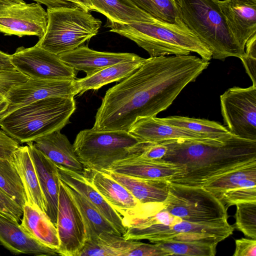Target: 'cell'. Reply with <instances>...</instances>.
I'll return each mask as SVG.
<instances>
[{
  "label": "cell",
  "instance_id": "1",
  "mask_svg": "<svg viewBox=\"0 0 256 256\" xmlns=\"http://www.w3.org/2000/svg\"><path fill=\"white\" fill-rule=\"evenodd\" d=\"M209 64L190 54L146 58L136 70L106 91L92 128L128 132L138 120L156 116Z\"/></svg>",
  "mask_w": 256,
  "mask_h": 256
},
{
  "label": "cell",
  "instance_id": "2",
  "mask_svg": "<svg viewBox=\"0 0 256 256\" xmlns=\"http://www.w3.org/2000/svg\"><path fill=\"white\" fill-rule=\"evenodd\" d=\"M167 147L160 160L185 166L181 177L169 182L203 186L223 174L256 162V140L233 135L224 140L188 139L161 142Z\"/></svg>",
  "mask_w": 256,
  "mask_h": 256
},
{
  "label": "cell",
  "instance_id": "3",
  "mask_svg": "<svg viewBox=\"0 0 256 256\" xmlns=\"http://www.w3.org/2000/svg\"><path fill=\"white\" fill-rule=\"evenodd\" d=\"M110 31L134 42L146 50L150 57L198 54L209 62L212 54L202 42L180 20L170 23L153 16L144 22L122 24L107 20Z\"/></svg>",
  "mask_w": 256,
  "mask_h": 256
},
{
  "label": "cell",
  "instance_id": "4",
  "mask_svg": "<svg viewBox=\"0 0 256 256\" xmlns=\"http://www.w3.org/2000/svg\"><path fill=\"white\" fill-rule=\"evenodd\" d=\"M76 108L74 98L54 96L38 100L0 118V128L18 143L34 142L70 122Z\"/></svg>",
  "mask_w": 256,
  "mask_h": 256
},
{
  "label": "cell",
  "instance_id": "5",
  "mask_svg": "<svg viewBox=\"0 0 256 256\" xmlns=\"http://www.w3.org/2000/svg\"><path fill=\"white\" fill-rule=\"evenodd\" d=\"M183 22L210 49L212 58L224 60L245 54L231 34L216 0H176Z\"/></svg>",
  "mask_w": 256,
  "mask_h": 256
},
{
  "label": "cell",
  "instance_id": "6",
  "mask_svg": "<svg viewBox=\"0 0 256 256\" xmlns=\"http://www.w3.org/2000/svg\"><path fill=\"white\" fill-rule=\"evenodd\" d=\"M149 143L128 131L92 128L80 131L73 146L84 170L106 172L117 161L140 156Z\"/></svg>",
  "mask_w": 256,
  "mask_h": 256
},
{
  "label": "cell",
  "instance_id": "7",
  "mask_svg": "<svg viewBox=\"0 0 256 256\" xmlns=\"http://www.w3.org/2000/svg\"><path fill=\"white\" fill-rule=\"evenodd\" d=\"M46 32L36 45L56 55L72 50L96 36L102 21L77 7L47 8Z\"/></svg>",
  "mask_w": 256,
  "mask_h": 256
},
{
  "label": "cell",
  "instance_id": "8",
  "mask_svg": "<svg viewBox=\"0 0 256 256\" xmlns=\"http://www.w3.org/2000/svg\"><path fill=\"white\" fill-rule=\"evenodd\" d=\"M164 208L182 220L208 224L228 220L227 210L212 193L202 186H192L169 181Z\"/></svg>",
  "mask_w": 256,
  "mask_h": 256
},
{
  "label": "cell",
  "instance_id": "9",
  "mask_svg": "<svg viewBox=\"0 0 256 256\" xmlns=\"http://www.w3.org/2000/svg\"><path fill=\"white\" fill-rule=\"evenodd\" d=\"M234 227L228 220L208 223L180 220L172 225L154 223L129 230L130 240H148L152 243L164 240L200 242L218 244L233 234Z\"/></svg>",
  "mask_w": 256,
  "mask_h": 256
},
{
  "label": "cell",
  "instance_id": "10",
  "mask_svg": "<svg viewBox=\"0 0 256 256\" xmlns=\"http://www.w3.org/2000/svg\"><path fill=\"white\" fill-rule=\"evenodd\" d=\"M226 127L233 135L256 140V86L233 87L220 96Z\"/></svg>",
  "mask_w": 256,
  "mask_h": 256
},
{
  "label": "cell",
  "instance_id": "11",
  "mask_svg": "<svg viewBox=\"0 0 256 256\" xmlns=\"http://www.w3.org/2000/svg\"><path fill=\"white\" fill-rule=\"evenodd\" d=\"M48 23L46 11L40 4L24 0H0V32L18 37L44 34Z\"/></svg>",
  "mask_w": 256,
  "mask_h": 256
},
{
  "label": "cell",
  "instance_id": "12",
  "mask_svg": "<svg viewBox=\"0 0 256 256\" xmlns=\"http://www.w3.org/2000/svg\"><path fill=\"white\" fill-rule=\"evenodd\" d=\"M12 64L28 79H74L78 71L69 66L58 55L37 45L20 46L10 54Z\"/></svg>",
  "mask_w": 256,
  "mask_h": 256
},
{
  "label": "cell",
  "instance_id": "13",
  "mask_svg": "<svg viewBox=\"0 0 256 256\" xmlns=\"http://www.w3.org/2000/svg\"><path fill=\"white\" fill-rule=\"evenodd\" d=\"M56 228L59 255L79 256L86 240L85 226L66 184L60 180Z\"/></svg>",
  "mask_w": 256,
  "mask_h": 256
},
{
  "label": "cell",
  "instance_id": "14",
  "mask_svg": "<svg viewBox=\"0 0 256 256\" xmlns=\"http://www.w3.org/2000/svg\"><path fill=\"white\" fill-rule=\"evenodd\" d=\"M74 81L75 78L28 79L16 85L5 94L10 104L2 117L26 104L48 98H74L78 95Z\"/></svg>",
  "mask_w": 256,
  "mask_h": 256
},
{
  "label": "cell",
  "instance_id": "15",
  "mask_svg": "<svg viewBox=\"0 0 256 256\" xmlns=\"http://www.w3.org/2000/svg\"><path fill=\"white\" fill-rule=\"evenodd\" d=\"M228 29L242 50L256 34V0H216Z\"/></svg>",
  "mask_w": 256,
  "mask_h": 256
},
{
  "label": "cell",
  "instance_id": "16",
  "mask_svg": "<svg viewBox=\"0 0 256 256\" xmlns=\"http://www.w3.org/2000/svg\"><path fill=\"white\" fill-rule=\"evenodd\" d=\"M107 172L139 178L170 181L182 176L185 173V166L162 160H148L135 156L115 162Z\"/></svg>",
  "mask_w": 256,
  "mask_h": 256
},
{
  "label": "cell",
  "instance_id": "17",
  "mask_svg": "<svg viewBox=\"0 0 256 256\" xmlns=\"http://www.w3.org/2000/svg\"><path fill=\"white\" fill-rule=\"evenodd\" d=\"M58 56L62 61L74 70L86 72V76H91L108 66L140 58L132 53L96 51L84 45Z\"/></svg>",
  "mask_w": 256,
  "mask_h": 256
},
{
  "label": "cell",
  "instance_id": "18",
  "mask_svg": "<svg viewBox=\"0 0 256 256\" xmlns=\"http://www.w3.org/2000/svg\"><path fill=\"white\" fill-rule=\"evenodd\" d=\"M27 146L46 202V214L56 226L60 178L58 166L34 145Z\"/></svg>",
  "mask_w": 256,
  "mask_h": 256
},
{
  "label": "cell",
  "instance_id": "19",
  "mask_svg": "<svg viewBox=\"0 0 256 256\" xmlns=\"http://www.w3.org/2000/svg\"><path fill=\"white\" fill-rule=\"evenodd\" d=\"M58 166V165H57ZM60 180L84 196L123 236L126 228L121 216L108 202L84 173H79L58 166Z\"/></svg>",
  "mask_w": 256,
  "mask_h": 256
},
{
  "label": "cell",
  "instance_id": "20",
  "mask_svg": "<svg viewBox=\"0 0 256 256\" xmlns=\"http://www.w3.org/2000/svg\"><path fill=\"white\" fill-rule=\"evenodd\" d=\"M128 132L140 142H159L178 139L200 140H215L206 138L198 134L169 124L156 116L144 118L138 120L130 126Z\"/></svg>",
  "mask_w": 256,
  "mask_h": 256
},
{
  "label": "cell",
  "instance_id": "21",
  "mask_svg": "<svg viewBox=\"0 0 256 256\" xmlns=\"http://www.w3.org/2000/svg\"><path fill=\"white\" fill-rule=\"evenodd\" d=\"M0 244L14 254L35 256L59 255L56 250L44 246L28 236L14 222L0 216Z\"/></svg>",
  "mask_w": 256,
  "mask_h": 256
},
{
  "label": "cell",
  "instance_id": "22",
  "mask_svg": "<svg viewBox=\"0 0 256 256\" xmlns=\"http://www.w3.org/2000/svg\"><path fill=\"white\" fill-rule=\"evenodd\" d=\"M60 130H56L37 138L33 142L34 146L56 165L83 174L84 166L73 144Z\"/></svg>",
  "mask_w": 256,
  "mask_h": 256
},
{
  "label": "cell",
  "instance_id": "23",
  "mask_svg": "<svg viewBox=\"0 0 256 256\" xmlns=\"http://www.w3.org/2000/svg\"><path fill=\"white\" fill-rule=\"evenodd\" d=\"M11 161L22 183L26 204L46 212V200L28 146H20L13 153Z\"/></svg>",
  "mask_w": 256,
  "mask_h": 256
},
{
  "label": "cell",
  "instance_id": "24",
  "mask_svg": "<svg viewBox=\"0 0 256 256\" xmlns=\"http://www.w3.org/2000/svg\"><path fill=\"white\" fill-rule=\"evenodd\" d=\"M84 174L116 212L134 208L140 204L130 192L108 174L95 170H84Z\"/></svg>",
  "mask_w": 256,
  "mask_h": 256
},
{
  "label": "cell",
  "instance_id": "25",
  "mask_svg": "<svg viewBox=\"0 0 256 256\" xmlns=\"http://www.w3.org/2000/svg\"><path fill=\"white\" fill-rule=\"evenodd\" d=\"M22 210L20 224L22 230L41 244L58 250L60 241L56 228L46 213L28 204Z\"/></svg>",
  "mask_w": 256,
  "mask_h": 256
},
{
  "label": "cell",
  "instance_id": "26",
  "mask_svg": "<svg viewBox=\"0 0 256 256\" xmlns=\"http://www.w3.org/2000/svg\"><path fill=\"white\" fill-rule=\"evenodd\" d=\"M125 187L140 204L164 203L168 192V180H147L112 172H104Z\"/></svg>",
  "mask_w": 256,
  "mask_h": 256
},
{
  "label": "cell",
  "instance_id": "27",
  "mask_svg": "<svg viewBox=\"0 0 256 256\" xmlns=\"http://www.w3.org/2000/svg\"><path fill=\"white\" fill-rule=\"evenodd\" d=\"M145 60L140 56L133 60L108 66L91 76L75 79L78 94H82L90 90H98L106 84L127 78L136 70Z\"/></svg>",
  "mask_w": 256,
  "mask_h": 256
},
{
  "label": "cell",
  "instance_id": "28",
  "mask_svg": "<svg viewBox=\"0 0 256 256\" xmlns=\"http://www.w3.org/2000/svg\"><path fill=\"white\" fill-rule=\"evenodd\" d=\"M93 11L106 17L107 20L122 24L144 22L152 16L142 10L130 0H90Z\"/></svg>",
  "mask_w": 256,
  "mask_h": 256
},
{
  "label": "cell",
  "instance_id": "29",
  "mask_svg": "<svg viewBox=\"0 0 256 256\" xmlns=\"http://www.w3.org/2000/svg\"><path fill=\"white\" fill-rule=\"evenodd\" d=\"M140 242L126 240L118 234L102 232L95 238L86 240L79 256H126Z\"/></svg>",
  "mask_w": 256,
  "mask_h": 256
},
{
  "label": "cell",
  "instance_id": "30",
  "mask_svg": "<svg viewBox=\"0 0 256 256\" xmlns=\"http://www.w3.org/2000/svg\"><path fill=\"white\" fill-rule=\"evenodd\" d=\"M66 186L82 218L86 240L95 238L102 232L120 234L96 206L84 196L74 188L68 185Z\"/></svg>",
  "mask_w": 256,
  "mask_h": 256
},
{
  "label": "cell",
  "instance_id": "31",
  "mask_svg": "<svg viewBox=\"0 0 256 256\" xmlns=\"http://www.w3.org/2000/svg\"><path fill=\"white\" fill-rule=\"evenodd\" d=\"M160 118L166 124L198 134L206 138L224 140L233 136L225 126L206 119L178 116Z\"/></svg>",
  "mask_w": 256,
  "mask_h": 256
},
{
  "label": "cell",
  "instance_id": "32",
  "mask_svg": "<svg viewBox=\"0 0 256 256\" xmlns=\"http://www.w3.org/2000/svg\"><path fill=\"white\" fill-rule=\"evenodd\" d=\"M246 178H256V162L223 174L202 187L219 198L228 190L239 188L240 181Z\"/></svg>",
  "mask_w": 256,
  "mask_h": 256
},
{
  "label": "cell",
  "instance_id": "33",
  "mask_svg": "<svg viewBox=\"0 0 256 256\" xmlns=\"http://www.w3.org/2000/svg\"><path fill=\"white\" fill-rule=\"evenodd\" d=\"M0 188L22 208L26 204L25 191L12 161L0 159Z\"/></svg>",
  "mask_w": 256,
  "mask_h": 256
},
{
  "label": "cell",
  "instance_id": "34",
  "mask_svg": "<svg viewBox=\"0 0 256 256\" xmlns=\"http://www.w3.org/2000/svg\"><path fill=\"white\" fill-rule=\"evenodd\" d=\"M155 244L166 251L170 256H214L218 244L200 242L174 240H161Z\"/></svg>",
  "mask_w": 256,
  "mask_h": 256
},
{
  "label": "cell",
  "instance_id": "35",
  "mask_svg": "<svg viewBox=\"0 0 256 256\" xmlns=\"http://www.w3.org/2000/svg\"><path fill=\"white\" fill-rule=\"evenodd\" d=\"M138 8L158 19L177 22L181 19L176 0H130Z\"/></svg>",
  "mask_w": 256,
  "mask_h": 256
},
{
  "label": "cell",
  "instance_id": "36",
  "mask_svg": "<svg viewBox=\"0 0 256 256\" xmlns=\"http://www.w3.org/2000/svg\"><path fill=\"white\" fill-rule=\"evenodd\" d=\"M235 228L246 236L256 240V201L236 204Z\"/></svg>",
  "mask_w": 256,
  "mask_h": 256
},
{
  "label": "cell",
  "instance_id": "37",
  "mask_svg": "<svg viewBox=\"0 0 256 256\" xmlns=\"http://www.w3.org/2000/svg\"><path fill=\"white\" fill-rule=\"evenodd\" d=\"M218 199L226 210L239 203L256 201V186L231 189L224 193Z\"/></svg>",
  "mask_w": 256,
  "mask_h": 256
},
{
  "label": "cell",
  "instance_id": "38",
  "mask_svg": "<svg viewBox=\"0 0 256 256\" xmlns=\"http://www.w3.org/2000/svg\"><path fill=\"white\" fill-rule=\"evenodd\" d=\"M22 214V208L0 188V216L19 223Z\"/></svg>",
  "mask_w": 256,
  "mask_h": 256
},
{
  "label": "cell",
  "instance_id": "39",
  "mask_svg": "<svg viewBox=\"0 0 256 256\" xmlns=\"http://www.w3.org/2000/svg\"><path fill=\"white\" fill-rule=\"evenodd\" d=\"M28 79L16 69H0V94H5L12 87L24 82Z\"/></svg>",
  "mask_w": 256,
  "mask_h": 256
},
{
  "label": "cell",
  "instance_id": "40",
  "mask_svg": "<svg viewBox=\"0 0 256 256\" xmlns=\"http://www.w3.org/2000/svg\"><path fill=\"white\" fill-rule=\"evenodd\" d=\"M168 253L158 244L140 242L126 256H168Z\"/></svg>",
  "mask_w": 256,
  "mask_h": 256
},
{
  "label": "cell",
  "instance_id": "41",
  "mask_svg": "<svg viewBox=\"0 0 256 256\" xmlns=\"http://www.w3.org/2000/svg\"><path fill=\"white\" fill-rule=\"evenodd\" d=\"M19 146L16 140L0 128V159L11 161L13 153Z\"/></svg>",
  "mask_w": 256,
  "mask_h": 256
},
{
  "label": "cell",
  "instance_id": "42",
  "mask_svg": "<svg viewBox=\"0 0 256 256\" xmlns=\"http://www.w3.org/2000/svg\"><path fill=\"white\" fill-rule=\"evenodd\" d=\"M233 256H256V240L241 238L235 240Z\"/></svg>",
  "mask_w": 256,
  "mask_h": 256
},
{
  "label": "cell",
  "instance_id": "43",
  "mask_svg": "<svg viewBox=\"0 0 256 256\" xmlns=\"http://www.w3.org/2000/svg\"><path fill=\"white\" fill-rule=\"evenodd\" d=\"M167 150L166 146L162 142H150L140 156L148 160H160L166 155Z\"/></svg>",
  "mask_w": 256,
  "mask_h": 256
},
{
  "label": "cell",
  "instance_id": "44",
  "mask_svg": "<svg viewBox=\"0 0 256 256\" xmlns=\"http://www.w3.org/2000/svg\"><path fill=\"white\" fill-rule=\"evenodd\" d=\"M240 59L252 82V85L256 86V58L244 54Z\"/></svg>",
  "mask_w": 256,
  "mask_h": 256
},
{
  "label": "cell",
  "instance_id": "45",
  "mask_svg": "<svg viewBox=\"0 0 256 256\" xmlns=\"http://www.w3.org/2000/svg\"><path fill=\"white\" fill-rule=\"evenodd\" d=\"M40 4H42L48 8L76 7L68 0H32Z\"/></svg>",
  "mask_w": 256,
  "mask_h": 256
},
{
  "label": "cell",
  "instance_id": "46",
  "mask_svg": "<svg viewBox=\"0 0 256 256\" xmlns=\"http://www.w3.org/2000/svg\"><path fill=\"white\" fill-rule=\"evenodd\" d=\"M0 69H16L11 63L10 54H7L1 50H0Z\"/></svg>",
  "mask_w": 256,
  "mask_h": 256
},
{
  "label": "cell",
  "instance_id": "47",
  "mask_svg": "<svg viewBox=\"0 0 256 256\" xmlns=\"http://www.w3.org/2000/svg\"><path fill=\"white\" fill-rule=\"evenodd\" d=\"M76 7L87 12L93 11L94 6L90 0H68Z\"/></svg>",
  "mask_w": 256,
  "mask_h": 256
},
{
  "label": "cell",
  "instance_id": "48",
  "mask_svg": "<svg viewBox=\"0 0 256 256\" xmlns=\"http://www.w3.org/2000/svg\"><path fill=\"white\" fill-rule=\"evenodd\" d=\"M10 104L5 94H0V118L7 110Z\"/></svg>",
  "mask_w": 256,
  "mask_h": 256
}]
</instances>
